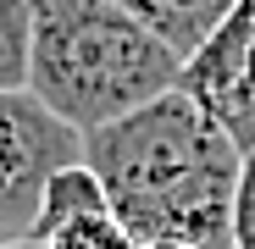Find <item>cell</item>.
I'll use <instances>...</instances> for the list:
<instances>
[{
    "label": "cell",
    "mask_w": 255,
    "mask_h": 249,
    "mask_svg": "<svg viewBox=\"0 0 255 249\" xmlns=\"http://www.w3.org/2000/svg\"><path fill=\"white\" fill-rule=\"evenodd\" d=\"M111 216L139 244L233 249V194L244 150L183 89L83 139Z\"/></svg>",
    "instance_id": "6da1fadb"
},
{
    "label": "cell",
    "mask_w": 255,
    "mask_h": 249,
    "mask_svg": "<svg viewBox=\"0 0 255 249\" xmlns=\"http://www.w3.org/2000/svg\"><path fill=\"white\" fill-rule=\"evenodd\" d=\"M183 78V61L111 0H33V78L28 94L72 133L155 105Z\"/></svg>",
    "instance_id": "7a4b0ae2"
},
{
    "label": "cell",
    "mask_w": 255,
    "mask_h": 249,
    "mask_svg": "<svg viewBox=\"0 0 255 249\" xmlns=\"http://www.w3.org/2000/svg\"><path fill=\"white\" fill-rule=\"evenodd\" d=\"M78 161L83 133H72L33 94H0V244L33 238L50 177Z\"/></svg>",
    "instance_id": "3957f363"
},
{
    "label": "cell",
    "mask_w": 255,
    "mask_h": 249,
    "mask_svg": "<svg viewBox=\"0 0 255 249\" xmlns=\"http://www.w3.org/2000/svg\"><path fill=\"white\" fill-rule=\"evenodd\" d=\"M178 89L217 116L239 150H255V0H239V11L183 61Z\"/></svg>",
    "instance_id": "277c9868"
},
{
    "label": "cell",
    "mask_w": 255,
    "mask_h": 249,
    "mask_svg": "<svg viewBox=\"0 0 255 249\" xmlns=\"http://www.w3.org/2000/svg\"><path fill=\"white\" fill-rule=\"evenodd\" d=\"M111 6L128 11L139 28H150L178 61H189V56H200L205 39L239 11V0H111Z\"/></svg>",
    "instance_id": "5b68a950"
},
{
    "label": "cell",
    "mask_w": 255,
    "mask_h": 249,
    "mask_svg": "<svg viewBox=\"0 0 255 249\" xmlns=\"http://www.w3.org/2000/svg\"><path fill=\"white\" fill-rule=\"evenodd\" d=\"M100 211H111L106 205V188H100V177L89 172V166H67V172H56L50 177V188H45V205H39V222H33V238H50L56 227H67V222H78V216H100Z\"/></svg>",
    "instance_id": "8992f818"
},
{
    "label": "cell",
    "mask_w": 255,
    "mask_h": 249,
    "mask_svg": "<svg viewBox=\"0 0 255 249\" xmlns=\"http://www.w3.org/2000/svg\"><path fill=\"white\" fill-rule=\"evenodd\" d=\"M33 78V0H0V94H28Z\"/></svg>",
    "instance_id": "52a82bcc"
},
{
    "label": "cell",
    "mask_w": 255,
    "mask_h": 249,
    "mask_svg": "<svg viewBox=\"0 0 255 249\" xmlns=\"http://www.w3.org/2000/svg\"><path fill=\"white\" fill-rule=\"evenodd\" d=\"M45 249H139V238L128 233L111 211H100V216H78V222H67V227H56L50 238H39Z\"/></svg>",
    "instance_id": "ba28073f"
},
{
    "label": "cell",
    "mask_w": 255,
    "mask_h": 249,
    "mask_svg": "<svg viewBox=\"0 0 255 249\" xmlns=\"http://www.w3.org/2000/svg\"><path fill=\"white\" fill-rule=\"evenodd\" d=\"M233 249H255V150H244L239 194H233Z\"/></svg>",
    "instance_id": "9c48e42d"
},
{
    "label": "cell",
    "mask_w": 255,
    "mask_h": 249,
    "mask_svg": "<svg viewBox=\"0 0 255 249\" xmlns=\"http://www.w3.org/2000/svg\"><path fill=\"white\" fill-rule=\"evenodd\" d=\"M0 249H45L39 238H17V244H0Z\"/></svg>",
    "instance_id": "30bf717a"
},
{
    "label": "cell",
    "mask_w": 255,
    "mask_h": 249,
    "mask_svg": "<svg viewBox=\"0 0 255 249\" xmlns=\"http://www.w3.org/2000/svg\"><path fill=\"white\" fill-rule=\"evenodd\" d=\"M139 249H189V244H139Z\"/></svg>",
    "instance_id": "8fae6325"
}]
</instances>
